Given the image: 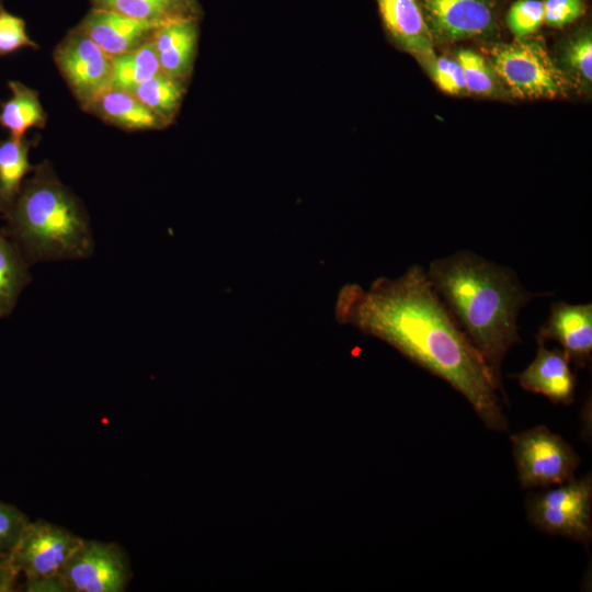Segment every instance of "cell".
I'll return each mask as SVG.
<instances>
[{"label": "cell", "mask_w": 592, "mask_h": 592, "mask_svg": "<svg viewBox=\"0 0 592 592\" xmlns=\"http://www.w3.org/2000/svg\"><path fill=\"white\" fill-rule=\"evenodd\" d=\"M337 317L444 379L467 399L488 429H506L499 397V391L505 396L503 388L420 265L397 278H377L366 289L345 285L338 297Z\"/></svg>", "instance_id": "6da1fadb"}, {"label": "cell", "mask_w": 592, "mask_h": 592, "mask_svg": "<svg viewBox=\"0 0 592 592\" xmlns=\"http://www.w3.org/2000/svg\"><path fill=\"white\" fill-rule=\"evenodd\" d=\"M428 277L467 339L482 355L498 384L508 351L521 342L522 308L548 294L524 288L516 273L470 251L432 261Z\"/></svg>", "instance_id": "7a4b0ae2"}, {"label": "cell", "mask_w": 592, "mask_h": 592, "mask_svg": "<svg viewBox=\"0 0 592 592\" xmlns=\"http://www.w3.org/2000/svg\"><path fill=\"white\" fill-rule=\"evenodd\" d=\"M2 219L3 229L31 266L87 260L94 253L90 215L48 160L34 166Z\"/></svg>", "instance_id": "3957f363"}, {"label": "cell", "mask_w": 592, "mask_h": 592, "mask_svg": "<svg viewBox=\"0 0 592 592\" xmlns=\"http://www.w3.org/2000/svg\"><path fill=\"white\" fill-rule=\"evenodd\" d=\"M82 539L45 520L30 521L8 560L16 574H24L25 591L64 592L59 571Z\"/></svg>", "instance_id": "277c9868"}, {"label": "cell", "mask_w": 592, "mask_h": 592, "mask_svg": "<svg viewBox=\"0 0 592 592\" xmlns=\"http://www.w3.org/2000/svg\"><path fill=\"white\" fill-rule=\"evenodd\" d=\"M526 513L534 527L546 534L589 544L592 538L591 474L532 494Z\"/></svg>", "instance_id": "5b68a950"}, {"label": "cell", "mask_w": 592, "mask_h": 592, "mask_svg": "<svg viewBox=\"0 0 592 592\" xmlns=\"http://www.w3.org/2000/svg\"><path fill=\"white\" fill-rule=\"evenodd\" d=\"M517 478L523 488H547L574 478L580 457L562 436L545 425L511 435Z\"/></svg>", "instance_id": "8992f818"}, {"label": "cell", "mask_w": 592, "mask_h": 592, "mask_svg": "<svg viewBox=\"0 0 592 592\" xmlns=\"http://www.w3.org/2000/svg\"><path fill=\"white\" fill-rule=\"evenodd\" d=\"M490 57L496 75L516 96L550 99L563 89L560 71L538 43L516 39L500 44L493 47Z\"/></svg>", "instance_id": "52a82bcc"}, {"label": "cell", "mask_w": 592, "mask_h": 592, "mask_svg": "<svg viewBox=\"0 0 592 592\" xmlns=\"http://www.w3.org/2000/svg\"><path fill=\"white\" fill-rule=\"evenodd\" d=\"M130 576L119 545L84 538L58 574L64 592H123Z\"/></svg>", "instance_id": "ba28073f"}, {"label": "cell", "mask_w": 592, "mask_h": 592, "mask_svg": "<svg viewBox=\"0 0 592 592\" xmlns=\"http://www.w3.org/2000/svg\"><path fill=\"white\" fill-rule=\"evenodd\" d=\"M54 60L83 111L111 89L112 57L77 30L56 46Z\"/></svg>", "instance_id": "9c48e42d"}, {"label": "cell", "mask_w": 592, "mask_h": 592, "mask_svg": "<svg viewBox=\"0 0 592 592\" xmlns=\"http://www.w3.org/2000/svg\"><path fill=\"white\" fill-rule=\"evenodd\" d=\"M535 339L537 343L558 342L570 361L585 366L592 352V305L554 303Z\"/></svg>", "instance_id": "30bf717a"}, {"label": "cell", "mask_w": 592, "mask_h": 592, "mask_svg": "<svg viewBox=\"0 0 592 592\" xmlns=\"http://www.w3.org/2000/svg\"><path fill=\"white\" fill-rule=\"evenodd\" d=\"M160 26L162 25L92 8L75 30L92 39L110 57H114L139 47L150 39Z\"/></svg>", "instance_id": "8fae6325"}, {"label": "cell", "mask_w": 592, "mask_h": 592, "mask_svg": "<svg viewBox=\"0 0 592 592\" xmlns=\"http://www.w3.org/2000/svg\"><path fill=\"white\" fill-rule=\"evenodd\" d=\"M421 3L432 29L447 39L482 35L493 22L487 0H421Z\"/></svg>", "instance_id": "7c38bea8"}, {"label": "cell", "mask_w": 592, "mask_h": 592, "mask_svg": "<svg viewBox=\"0 0 592 592\" xmlns=\"http://www.w3.org/2000/svg\"><path fill=\"white\" fill-rule=\"evenodd\" d=\"M536 356L528 366L516 374L521 387L547 397L554 403L570 405L573 401L576 380L570 360L562 350H549L537 343Z\"/></svg>", "instance_id": "4fadbf2b"}, {"label": "cell", "mask_w": 592, "mask_h": 592, "mask_svg": "<svg viewBox=\"0 0 592 592\" xmlns=\"http://www.w3.org/2000/svg\"><path fill=\"white\" fill-rule=\"evenodd\" d=\"M394 39L425 65L434 58L431 31L417 0H376Z\"/></svg>", "instance_id": "5bb4252c"}, {"label": "cell", "mask_w": 592, "mask_h": 592, "mask_svg": "<svg viewBox=\"0 0 592 592\" xmlns=\"http://www.w3.org/2000/svg\"><path fill=\"white\" fill-rule=\"evenodd\" d=\"M162 72L187 81L196 56L198 27L196 18L171 21L151 37Z\"/></svg>", "instance_id": "9a60e30c"}, {"label": "cell", "mask_w": 592, "mask_h": 592, "mask_svg": "<svg viewBox=\"0 0 592 592\" xmlns=\"http://www.w3.org/2000/svg\"><path fill=\"white\" fill-rule=\"evenodd\" d=\"M84 111L125 130L161 129L168 125L133 93L116 89H109Z\"/></svg>", "instance_id": "2e32d148"}, {"label": "cell", "mask_w": 592, "mask_h": 592, "mask_svg": "<svg viewBox=\"0 0 592 592\" xmlns=\"http://www.w3.org/2000/svg\"><path fill=\"white\" fill-rule=\"evenodd\" d=\"M31 265L0 227V318L11 316L32 282Z\"/></svg>", "instance_id": "e0dca14e"}, {"label": "cell", "mask_w": 592, "mask_h": 592, "mask_svg": "<svg viewBox=\"0 0 592 592\" xmlns=\"http://www.w3.org/2000/svg\"><path fill=\"white\" fill-rule=\"evenodd\" d=\"M33 143L24 137L0 140V217L12 207L21 186L34 166L30 162Z\"/></svg>", "instance_id": "ac0fdd59"}, {"label": "cell", "mask_w": 592, "mask_h": 592, "mask_svg": "<svg viewBox=\"0 0 592 592\" xmlns=\"http://www.w3.org/2000/svg\"><path fill=\"white\" fill-rule=\"evenodd\" d=\"M11 96L0 107V126L10 136L24 137L31 128H43L47 114L39 100V93L19 81H9Z\"/></svg>", "instance_id": "d6986e66"}, {"label": "cell", "mask_w": 592, "mask_h": 592, "mask_svg": "<svg viewBox=\"0 0 592 592\" xmlns=\"http://www.w3.org/2000/svg\"><path fill=\"white\" fill-rule=\"evenodd\" d=\"M91 3L93 9L161 25L180 19H197L194 0H91Z\"/></svg>", "instance_id": "ffe728a7"}, {"label": "cell", "mask_w": 592, "mask_h": 592, "mask_svg": "<svg viewBox=\"0 0 592 592\" xmlns=\"http://www.w3.org/2000/svg\"><path fill=\"white\" fill-rule=\"evenodd\" d=\"M162 72L151 38L139 47L112 57L111 89L132 92Z\"/></svg>", "instance_id": "44dd1931"}, {"label": "cell", "mask_w": 592, "mask_h": 592, "mask_svg": "<svg viewBox=\"0 0 592 592\" xmlns=\"http://www.w3.org/2000/svg\"><path fill=\"white\" fill-rule=\"evenodd\" d=\"M185 86L186 81L160 72L130 93L169 125L180 109Z\"/></svg>", "instance_id": "7402d4cb"}, {"label": "cell", "mask_w": 592, "mask_h": 592, "mask_svg": "<svg viewBox=\"0 0 592 592\" xmlns=\"http://www.w3.org/2000/svg\"><path fill=\"white\" fill-rule=\"evenodd\" d=\"M465 81L466 91L475 94H491L496 89V72L478 53L460 50L457 54Z\"/></svg>", "instance_id": "603a6c76"}, {"label": "cell", "mask_w": 592, "mask_h": 592, "mask_svg": "<svg viewBox=\"0 0 592 592\" xmlns=\"http://www.w3.org/2000/svg\"><path fill=\"white\" fill-rule=\"evenodd\" d=\"M544 23V3L540 0H516L506 13V25L516 39L533 34Z\"/></svg>", "instance_id": "cb8c5ba5"}, {"label": "cell", "mask_w": 592, "mask_h": 592, "mask_svg": "<svg viewBox=\"0 0 592 592\" xmlns=\"http://www.w3.org/2000/svg\"><path fill=\"white\" fill-rule=\"evenodd\" d=\"M24 47L37 49L38 45L27 35L24 20L7 11L0 1V56Z\"/></svg>", "instance_id": "d4e9b609"}, {"label": "cell", "mask_w": 592, "mask_h": 592, "mask_svg": "<svg viewBox=\"0 0 592 592\" xmlns=\"http://www.w3.org/2000/svg\"><path fill=\"white\" fill-rule=\"evenodd\" d=\"M30 523L15 505L0 501V555L9 554Z\"/></svg>", "instance_id": "484cf974"}, {"label": "cell", "mask_w": 592, "mask_h": 592, "mask_svg": "<svg viewBox=\"0 0 592 592\" xmlns=\"http://www.w3.org/2000/svg\"><path fill=\"white\" fill-rule=\"evenodd\" d=\"M426 66L439 88L449 94H458L465 89V81L458 61L447 57H436Z\"/></svg>", "instance_id": "4316f807"}, {"label": "cell", "mask_w": 592, "mask_h": 592, "mask_svg": "<svg viewBox=\"0 0 592 592\" xmlns=\"http://www.w3.org/2000/svg\"><path fill=\"white\" fill-rule=\"evenodd\" d=\"M544 23L562 27L572 23L584 12V0H545Z\"/></svg>", "instance_id": "83f0119b"}, {"label": "cell", "mask_w": 592, "mask_h": 592, "mask_svg": "<svg viewBox=\"0 0 592 592\" xmlns=\"http://www.w3.org/2000/svg\"><path fill=\"white\" fill-rule=\"evenodd\" d=\"M567 59L572 69L587 82L592 81V38L587 33L573 41L567 49Z\"/></svg>", "instance_id": "f1b7e54d"}]
</instances>
